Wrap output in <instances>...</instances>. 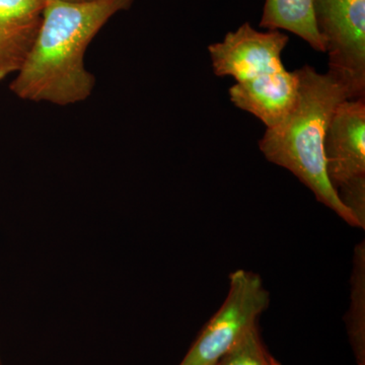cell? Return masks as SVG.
<instances>
[{"instance_id": "obj_2", "label": "cell", "mask_w": 365, "mask_h": 365, "mask_svg": "<svg viewBox=\"0 0 365 365\" xmlns=\"http://www.w3.org/2000/svg\"><path fill=\"white\" fill-rule=\"evenodd\" d=\"M297 74L299 90L292 110L279 124L266 129L259 148L268 162L292 172L319 202L348 225L360 227L329 181L324 158V139L331 117L340 103L352 100L350 91L331 72L319 73L307 64Z\"/></svg>"}, {"instance_id": "obj_3", "label": "cell", "mask_w": 365, "mask_h": 365, "mask_svg": "<svg viewBox=\"0 0 365 365\" xmlns=\"http://www.w3.org/2000/svg\"><path fill=\"white\" fill-rule=\"evenodd\" d=\"M270 302L258 274L237 270L230 276L225 302L209 319L179 365H216L256 328Z\"/></svg>"}, {"instance_id": "obj_14", "label": "cell", "mask_w": 365, "mask_h": 365, "mask_svg": "<svg viewBox=\"0 0 365 365\" xmlns=\"http://www.w3.org/2000/svg\"><path fill=\"white\" fill-rule=\"evenodd\" d=\"M0 365H4V364H2L1 355H0Z\"/></svg>"}, {"instance_id": "obj_11", "label": "cell", "mask_w": 365, "mask_h": 365, "mask_svg": "<svg viewBox=\"0 0 365 365\" xmlns=\"http://www.w3.org/2000/svg\"><path fill=\"white\" fill-rule=\"evenodd\" d=\"M216 365H280L274 359L259 334L258 327L251 331Z\"/></svg>"}, {"instance_id": "obj_10", "label": "cell", "mask_w": 365, "mask_h": 365, "mask_svg": "<svg viewBox=\"0 0 365 365\" xmlns=\"http://www.w3.org/2000/svg\"><path fill=\"white\" fill-rule=\"evenodd\" d=\"M346 327L357 364L365 365V245L359 242L353 255L351 304Z\"/></svg>"}, {"instance_id": "obj_1", "label": "cell", "mask_w": 365, "mask_h": 365, "mask_svg": "<svg viewBox=\"0 0 365 365\" xmlns=\"http://www.w3.org/2000/svg\"><path fill=\"white\" fill-rule=\"evenodd\" d=\"M134 0H45L35 42L11 83L21 100L71 106L90 98L95 76L85 66L88 45L113 16Z\"/></svg>"}, {"instance_id": "obj_9", "label": "cell", "mask_w": 365, "mask_h": 365, "mask_svg": "<svg viewBox=\"0 0 365 365\" xmlns=\"http://www.w3.org/2000/svg\"><path fill=\"white\" fill-rule=\"evenodd\" d=\"M259 26L269 31H288L317 51L325 52L314 20L313 0H266Z\"/></svg>"}, {"instance_id": "obj_5", "label": "cell", "mask_w": 365, "mask_h": 365, "mask_svg": "<svg viewBox=\"0 0 365 365\" xmlns=\"http://www.w3.org/2000/svg\"><path fill=\"white\" fill-rule=\"evenodd\" d=\"M289 38L280 31L259 32L245 23L225 39L208 47L215 73L232 76L237 83L253 81L285 68L281 54Z\"/></svg>"}, {"instance_id": "obj_4", "label": "cell", "mask_w": 365, "mask_h": 365, "mask_svg": "<svg viewBox=\"0 0 365 365\" xmlns=\"http://www.w3.org/2000/svg\"><path fill=\"white\" fill-rule=\"evenodd\" d=\"M314 20L329 56V72L365 97V0H313Z\"/></svg>"}, {"instance_id": "obj_8", "label": "cell", "mask_w": 365, "mask_h": 365, "mask_svg": "<svg viewBox=\"0 0 365 365\" xmlns=\"http://www.w3.org/2000/svg\"><path fill=\"white\" fill-rule=\"evenodd\" d=\"M45 0H0V81L16 73L37 37Z\"/></svg>"}, {"instance_id": "obj_13", "label": "cell", "mask_w": 365, "mask_h": 365, "mask_svg": "<svg viewBox=\"0 0 365 365\" xmlns=\"http://www.w3.org/2000/svg\"><path fill=\"white\" fill-rule=\"evenodd\" d=\"M57 1H63V2H86L91 1V0H57Z\"/></svg>"}, {"instance_id": "obj_7", "label": "cell", "mask_w": 365, "mask_h": 365, "mask_svg": "<svg viewBox=\"0 0 365 365\" xmlns=\"http://www.w3.org/2000/svg\"><path fill=\"white\" fill-rule=\"evenodd\" d=\"M297 90V71L283 68L253 81L235 83L230 88V96L235 107L251 113L271 128L279 124L292 110Z\"/></svg>"}, {"instance_id": "obj_12", "label": "cell", "mask_w": 365, "mask_h": 365, "mask_svg": "<svg viewBox=\"0 0 365 365\" xmlns=\"http://www.w3.org/2000/svg\"><path fill=\"white\" fill-rule=\"evenodd\" d=\"M341 202L354 215L360 228L365 227V177L343 185L337 190Z\"/></svg>"}, {"instance_id": "obj_6", "label": "cell", "mask_w": 365, "mask_h": 365, "mask_svg": "<svg viewBox=\"0 0 365 365\" xmlns=\"http://www.w3.org/2000/svg\"><path fill=\"white\" fill-rule=\"evenodd\" d=\"M365 98L340 103L324 139L326 173L333 188L365 177Z\"/></svg>"}]
</instances>
